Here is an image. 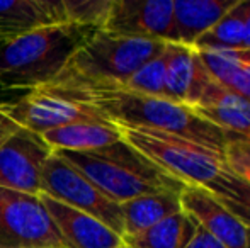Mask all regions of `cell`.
<instances>
[{
	"mask_svg": "<svg viewBox=\"0 0 250 248\" xmlns=\"http://www.w3.org/2000/svg\"><path fill=\"white\" fill-rule=\"evenodd\" d=\"M40 89L85 104L116 126L153 129L188 139L209 150L223 162L227 143L233 136L208 123L186 104L143 95L119 85H44Z\"/></svg>",
	"mask_w": 250,
	"mask_h": 248,
	"instance_id": "6da1fadb",
	"label": "cell"
},
{
	"mask_svg": "<svg viewBox=\"0 0 250 248\" xmlns=\"http://www.w3.org/2000/svg\"><path fill=\"white\" fill-rule=\"evenodd\" d=\"M96 31L77 24H53L0 44V87L29 92L51 83Z\"/></svg>",
	"mask_w": 250,
	"mask_h": 248,
	"instance_id": "7a4b0ae2",
	"label": "cell"
},
{
	"mask_svg": "<svg viewBox=\"0 0 250 248\" xmlns=\"http://www.w3.org/2000/svg\"><path fill=\"white\" fill-rule=\"evenodd\" d=\"M55 153L118 204L146 194H181L186 187V184L168 175L125 139L92 152Z\"/></svg>",
	"mask_w": 250,
	"mask_h": 248,
	"instance_id": "3957f363",
	"label": "cell"
},
{
	"mask_svg": "<svg viewBox=\"0 0 250 248\" xmlns=\"http://www.w3.org/2000/svg\"><path fill=\"white\" fill-rule=\"evenodd\" d=\"M164 41L121 36L99 29L73 53L48 85H121L165 50Z\"/></svg>",
	"mask_w": 250,
	"mask_h": 248,
	"instance_id": "277c9868",
	"label": "cell"
},
{
	"mask_svg": "<svg viewBox=\"0 0 250 248\" xmlns=\"http://www.w3.org/2000/svg\"><path fill=\"white\" fill-rule=\"evenodd\" d=\"M118 128L128 145L186 186L204 187L227 170L220 156L188 139L145 128Z\"/></svg>",
	"mask_w": 250,
	"mask_h": 248,
	"instance_id": "5b68a950",
	"label": "cell"
},
{
	"mask_svg": "<svg viewBox=\"0 0 250 248\" xmlns=\"http://www.w3.org/2000/svg\"><path fill=\"white\" fill-rule=\"evenodd\" d=\"M41 194L99 219L118 235H125L121 204L105 197L87 177L55 152L41 170Z\"/></svg>",
	"mask_w": 250,
	"mask_h": 248,
	"instance_id": "8992f818",
	"label": "cell"
},
{
	"mask_svg": "<svg viewBox=\"0 0 250 248\" xmlns=\"http://www.w3.org/2000/svg\"><path fill=\"white\" fill-rule=\"evenodd\" d=\"M0 248H68L40 195L0 187Z\"/></svg>",
	"mask_w": 250,
	"mask_h": 248,
	"instance_id": "52a82bcc",
	"label": "cell"
},
{
	"mask_svg": "<svg viewBox=\"0 0 250 248\" xmlns=\"http://www.w3.org/2000/svg\"><path fill=\"white\" fill-rule=\"evenodd\" d=\"M0 111L7 117L36 134L75 123L105 121L85 104L73 102L46 89H34L14 100H2Z\"/></svg>",
	"mask_w": 250,
	"mask_h": 248,
	"instance_id": "ba28073f",
	"label": "cell"
},
{
	"mask_svg": "<svg viewBox=\"0 0 250 248\" xmlns=\"http://www.w3.org/2000/svg\"><path fill=\"white\" fill-rule=\"evenodd\" d=\"M53 150L41 134L19 128L0 145V187L41 194V170Z\"/></svg>",
	"mask_w": 250,
	"mask_h": 248,
	"instance_id": "9c48e42d",
	"label": "cell"
},
{
	"mask_svg": "<svg viewBox=\"0 0 250 248\" xmlns=\"http://www.w3.org/2000/svg\"><path fill=\"white\" fill-rule=\"evenodd\" d=\"M104 31L175 43L174 0H114Z\"/></svg>",
	"mask_w": 250,
	"mask_h": 248,
	"instance_id": "30bf717a",
	"label": "cell"
},
{
	"mask_svg": "<svg viewBox=\"0 0 250 248\" xmlns=\"http://www.w3.org/2000/svg\"><path fill=\"white\" fill-rule=\"evenodd\" d=\"M181 209L227 248H247V226L204 187L186 186L179 194Z\"/></svg>",
	"mask_w": 250,
	"mask_h": 248,
	"instance_id": "8fae6325",
	"label": "cell"
},
{
	"mask_svg": "<svg viewBox=\"0 0 250 248\" xmlns=\"http://www.w3.org/2000/svg\"><path fill=\"white\" fill-rule=\"evenodd\" d=\"M189 107L228 134L250 139V102L221 85L213 75L208 78L196 102Z\"/></svg>",
	"mask_w": 250,
	"mask_h": 248,
	"instance_id": "7c38bea8",
	"label": "cell"
},
{
	"mask_svg": "<svg viewBox=\"0 0 250 248\" xmlns=\"http://www.w3.org/2000/svg\"><path fill=\"white\" fill-rule=\"evenodd\" d=\"M41 202L68 248H119L123 236L92 216L40 194Z\"/></svg>",
	"mask_w": 250,
	"mask_h": 248,
	"instance_id": "4fadbf2b",
	"label": "cell"
},
{
	"mask_svg": "<svg viewBox=\"0 0 250 248\" xmlns=\"http://www.w3.org/2000/svg\"><path fill=\"white\" fill-rule=\"evenodd\" d=\"M53 24H63L60 0H0V44Z\"/></svg>",
	"mask_w": 250,
	"mask_h": 248,
	"instance_id": "5bb4252c",
	"label": "cell"
},
{
	"mask_svg": "<svg viewBox=\"0 0 250 248\" xmlns=\"http://www.w3.org/2000/svg\"><path fill=\"white\" fill-rule=\"evenodd\" d=\"M238 0H174L175 43L194 46Z\"/></svg>",
	"mask_w": 250,
	"mask_h": 248,
	"instance_id": "9a60e30c",
	"label": "cell"
},
{
	"mask_svg": "<svg viewBox=\"0 0 250 248\" xmlns=\"http://www.w3.org/2000/svg\"><path fill=\"white\" fill-rule=\"evenodd\" d=\"M43 139L53 152H92L121 141V131L109 121L75 123L44 133Z\"/></svg>",
	"mask_w": 250,
	"mask_h": 248,
	"instance_id": "2e32d148",
	"label": "cell"
},
{
	"mask_svg": "<svg viewBox=\"0 0 250 248\" xmlns=\"http://www.w3.org/2000/svg\"><path fill=\"white\" fill-rule=\"evenodd\" d=\"M123 223H125V236H133L151 228L162 219L182 211L179 194L174 192H160V194H146L126 201L121 204Z\"/></svg>",
	"mask_w": 250,
	"mask_h": 248,
	"instance_id": "e0dca14e",
	"label": "cell"
},
{
	"mask_svg": "<svg viewBox=\"0 0 250 248\" xmlns=\"http://www.w3.org/2000/svg\"><path fill=\"white\" fill-rule=\"evenodd\" d=\"M196 228L198 223L184 211H179L138 235L125 236L123 243L128 248H186Z\"/></svg>",
	"mask_w": 250,
	"mask_h": 248,
	"instance_id": "ac0fdd59",
	"label": "cell"
},
{
	"mask_svg": "<svg viewBox=\"0 0 250 248\" xmlns=\"http://www.w3.org/2000/svg\"><path fill=\"white\" fill-rule=\"evenodd\" d=\"M209 73L250 102V50L198 51Z\"/></svg>",
	"mask_w": 250,
	"mask_h": 248,
	"instance_id": "d6986e66",
	"label": "cell"
},
{
	"mask_svg": "<svg viewBox=\"0 0 250 248\" xmlns=\"http://www.w3.org/2000/svg\"><path fill=\"white\" fill-rule=\"evenodd\" d=\"M245 14L247 0H238L208 33L194 43L196 51L245 50Z\"/></svg>",
	"mask_w": 250,
	"mask_h": 248,
	"instance_id": "ffe728a7",
	"label": "cell"
},
{
	"mask_svg": "<svg viewBox=\"0 0 250 248\" xmlns=\"http://www.w3.org/2000/svg\"><path fill=\"white\" fill-rule=\"evenodd\" d=\"M164 57L167 99L172 102L184 104L192 76L194 50L181 43H167L164 50Z\"/></svg>",
	"mask_w": 250,
	"mask_h": 248,
	"instance_id": "44dd1931",
	"label": "cell"
},
{
	"mask_svg": "<svg viewBox=\"0 0 250 248\" xmlns=\"http://www.w3.org/2000/svg\"><path fill=\"white\" fill-rule=\"evenodd\" d=\"M228 211L237 216L245 226H250V186L223 170L213 182L204 186Z\"/></svg>",
	"mask_w": 250,
	"mask_h": 248,
	"instance_id": "7402d4cb",
	"label": "cell"
},
{
	"mask_svg": "<svg viewBox=\"0 0 250 248\" xmlns=\"http://www.w3.org/2000/svg\"><path fill=\"white\" fill-rule=\"evenodd\" d=\"M114 0H60L63 24L102 29Z\"/></svg>",
	"mask_w": 250,
	"mask_h": 248,
	"instance_id": "603a6c76",
	"label": "cell"
},
{
	"mask_svg": "<svg viewBox=\"0 0 250 248\" xmlns=\"http://www.w3.org/2000/svg\"><path fill=\"white\" fill-rule=\"evenodd\" d=\"M119 87L126 90H131L136 94L150 97H162L167 99V90H165V57L164 53L157 58L150 60L148 63L136 70L126 82H123Z\"/></svg>",
	"mask_w": 250,
	"mask_h": 248,
	"instance_id": "cb8c5ba5",
	"label": "cell"
},
{
	"mask_svg": "<svg viewBox=\"0 0 250 248\" xmlns=\"http://www.w3.org/2000/svg\"><path fill=\"white\" fill-rule=\"evenodd\" d=\"M225 167L230 173L250 186V139L231 136L225 148Z\"/></svg>",
	"mask_w": 250,
	"mask_h": 248,
	"instance_id": "d4e9b609",
	"label": "cell"
},
{
	"mask_svg": "<svg viewBox=\"0 0 250 248\" xmlns=\"http://www.w3.org/2000/svg\"><path fill=\"white\" fill-rule=\"evenodd\" d=\"M186 248H227V247L221 245L216 238H213L209 233L204 231V229L198 225L194 236H192V240L189 242V245Z\"/></svg>",
	"mask_w": 250,
	"mask_h": 248,
	"instance_id": "484cf974",
	"label": "cell"
},
{
	"mask_svg": "<svg viewBox=\"0 0 250 248\" xmlns=\"http://www.w3.org/2000/svg\"><path fill=\"white\" fill-rule=\"evenodd\" d=\"M19 128H21L19 124H16L10 117H7L5 114L0 111V145H2L12 133H16Z\"/></svg>",
	"mask_w": 250,
	"mask_h": 248,
	"instance_id": "4316f807",
	"label": "cell"
},
{
	"mask_svg": "<svg viewBox=\"0 0 250 248\" xmlns=\"http://www.w3.org/2000/svg\"><path fill=\"white\" fill-rule=\"evenodd\" d=\"M245 50H250V0H247V14H245Z\"/></svg>",
	"mask_w": 250,
	"mask_h": 248,
	"instance_id": "83f0119b",
	"label": "cell"
},
{
	"mask_svg": "<svg viewBox=\"0 0 250 248\" xmlns=\"http://www.w3.org/2000/svg\"><path fill=\"white\" fill-rule=\"evenodd\" d=\"M247 248H250V226H247Z\"/></svg>",
	"mask_w": 250,
	"mask_h": 248,
	"instance_id": "f1b7e54d",
	"label": "cell"
},
{
	"mask_svg": "<svg viewBox=\"0 0 250 248\" xmlns=\"http://www.w3.org/2000/svg\"><path fill=\"white\" fill-rule=\"evenodd\" d=\"M119 248H128V247H125V243H123V247H119Z\"/></svg>",
	"mask_w": 250,
	"mask_h": 248,
	"instance_id": "f546056e",
	"label": "cell"
}]
</instances>
